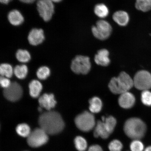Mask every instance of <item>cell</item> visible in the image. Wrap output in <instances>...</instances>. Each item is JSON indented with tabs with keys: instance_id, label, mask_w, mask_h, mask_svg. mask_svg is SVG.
Returning <instances> with one entry per match:
<instances>
[{
	"instance_id": "cell-1",
	"label": "cell",
	"mask_w": 151,
	"mask_h": 151,
	"mask_svg": "<svg viewBox=\"0 0 151 151\" xmlns=\"http://www.w3.org/2000/svg\"><path fill=\"white\" fill-rule=\"evenodd\" d=\"M39 124L40 127L49 135L56 134L62 132L65 127V123L59 113L49 111L39 116Z\"/></svg>"
},
{
	"instance_id": "cell-2",
	"label": "cell",
	"mask_w": 151,
	"mask_h": 151,
	"mask_svg": "<svg viewBox=\"0 0 151 151\" xmlns=\"http://www.w3.org/2000/svg\"><path fill=\"white\" fill-rule=\"evenodd\" d=\"M124 128L126 135L133 140L142 139L147 131L146 124L137 118L128 119L124 124Z\"/></svg>"
},
{
	"instance_id": "cell-3",
	"label": "cell",
	"mask_w": 151,
	"mask_h": 151,
	"mask_svg": "<svg viewBox=\"0 0 151 151\" xmlns=\"http://www.w3.org/2000/svg\"><path fill=\"white\" fill-rule=\"evenodd\" d=\"M134 86L133 80L127 73L122 72L117 77L111 79L109 87L115 94H122L128 92Z\"/></svg>"
},
{
	"instance_id": "cell-4",
	"label": "cell",
	"mask_w": 151,
	"mask_h": 151,
	"mask_svg": "<svg viewBox=\"0 0 151 151\" xmlns=\"http://www.w3.org/2000/svg\"><path fill=\"white\" fill-rule=\"evenodd\" d=\"M75 123L77 128L84 132H88L95 127V118L91 113L85 111L76 116Z\"/></svg>"
},
{
	"instance_id": "cell-5",
	"label": "cell",
	"mask_w": 151,
	"mask_h": 151,
	"mask_svg": "<svg viewBox=\"0 0 151 151\" xmlns=\"http://www.w3.org/2000/svg\"><path fill=\"white\" fill-rule=\"evenodd\" d=\"M71 68L72 70L76 74H87L91 68L90 58L86 56H76L72 61Z\"/></svg>"
},
{
	"instance_id": "cell-6",
	"label": "cell",
	"mask_w": 151,
	"mask_h": 151,
	"mask_svg": "<svg viewBox=\"0 0 151 151\" xmlns=\"http://www.w3.org/2000/svg\"><path fill=\"white\" fill-rule=\"evenodd\" d=\"M92 31L94 37L98 39L104 40L108 38L112 31L111 24L106 21H98L96 26L92 28Z\"/></svg>"
},
{
	"instance_id": "cell-7",
	"label": "cell",
	"mask_w": 151,
	"mask_h": 151,
	"mask_svg": "<svg viewBox=\"0 0 151 151\" xmlns=\"http://www.w3.org/2000/svg\"><path fill=\"white\" fill-rule=\"evenodd\" d=\"M47 134L42 128H36L27 137V142L29 146L36 148L46 144L48 140Z\"/></svg>"
},
{
	"instance_id": "cell-8",
	"label": "cell",
	"mask_w": 151,
	"mask_h": 151,
	"mask_svg": "<svg viewBox=\"0 0 151 151\" xmlns=\"http://www.w3.org/2000/svg\"><path fill=\"white\" fill-rule=\"evenodd\" d=\"M51 0H38L37 9L40 16L45 22H48L52 17L54 12V6Z\"/></svg>"
},
{
	"instance_id": "cell-9",
	"label": "cell",
	"mask_w": 151,
	"mask_h": 151,
	"mask_svg": "<svg viewBox=\"0 0 151 151\" xmlns=\"http://www.w3.org/2000/svg\"><path fill=\"white\" fill-rule=\"evenodd\" d=\"M133 82L134 86L137 89L148 90L151 88V74L147 71H139L134 77Z\"/></svg>"
},
{
	"instance_id": "cell-10",
	"label": "cell",
	"mask_w": 151,
	"mask_h": 151,
	"mask_svg": "<svg viewBox=\"0 0 151 151\" xmlns=\"http://www.w3.org/2000/svg\"><path fill=\"white\" fill-rule=\"evenodd\" d=\"M3 94L6 99L9 101L12 102L18 101L22 96V87L16 82L11 83L8 88L4 90Z\"/></svg>"
},
{
	"instance_id": "cell-11",
	"label": "cell",
	"mask_w": 151,
	"mask_h": 151,
	"mask_svg": "<svg viewBox=\"0 0 151 151\" xmlns=\"http://www.w3.org/2000/svg\"><path fill=\"white\" fill-rule=\"evenodd\" d=\"M45 39L44 32L42 29L34 28L30 32L28 37V42L33 46H37Z\"/></svg>"
},
{
	"instance_id": "cell-12",
	"label": "cell",
	"mask_w": 151,
	"mask_h": 151,
	"mask_svg": "<svg viewBox=\"0 0 151 151\" xmlns=\"http://www.w3.org/2000/svg\"><path fill=\"white\" fill-rule=\"evenodd\" d=\"M39 102L40 106L50 111L55 107L56 101L52 94L45 93L39 99Z\"/></svg>"
},
{
	"instance_id": "cell-13",
	"label": "cell",
	"mask_w": 151,
	"mask_h": 151,
	"mask_svg": "<svg viewBox=\"0 0 151 151\" xmlns=\"http://www.w3.org/2000/svg\"><path fill=\"white\" fill-rule=\"evenodd\" d=\"M135 98L133 94L128 92L121 94L118 102L120 106L124 109H129L135 103Z\"/></svg>"
},
{
	"instance_id": "cell-14",
	"label": "cell",
	"mask_w": 151,
	"mask_h": 151,
	"mask_svg": "<svg viewBox=\"0 0 151 151\" xmlns=\"http://www.w3.org/2000/svg\"><path fill=\"white\" fill-rule=\"evenodd\" d=\"M109 52L106 49H101L98 51L94 57V61L98 65L107 66L110 63L109 58Z\"/></svg>"
},
{
	"instance_id": "cell-15",
	"label": "cell",
	"mask_w": 151,
	"mask_h": 151,
	"mask_svg": "<svg viewBox=\"0 0 151 151\" xmlns=\"http://www.w3.org/2000/svg\"><path fill=\"white\" fill-rule=\"evenodd\" d=\"M110 134L107 131L104 122L100 120L98 121L94 129V137H100L103 139H106Z\"/></svg>"
},
{
	"instance_id": "cell-16",
	"label": "cell",
	"mask_w": 151,
	"mask_h": 151,
	"mask_svg": "<svg viewBox=\"0 0 151 151\" xmlns=\"http://www.w3.org/2000/svg\"><path fill=\"white\" fill-rule=\"evenodd\" d=\"M113 19L116 23L122 26L127 25L129 20V15L127 13L122 11L115 12L113 15Z\"/></svg>"
},
{
	"instance_id": "cell-17",
	"label": "cell",
	"mask_w": 151,
	"mask_h": 151,
	"mask_svg": "<svg viewBox=\"0 0 151 151\" xmlns=\"http://www.w3.org/2000/svg\"><path fill=\"white\" fill-rule=\"evenodd\" d=\"M9 22L13 25L17 26L20 25L24 21L23 16L19 11L14 9L10 11L8 15Z\"/></svg>"
},
{
	"instance_id": "cell-18",
	"label": "cell",
	"mask_w": 151,
	"mask_h": 151,
	"mask_svg": "<svg viewBox=\"0 0 151 151\" xmlns=\"http://www.w3.org/2000/svg\"><path fill=\"white\" fill-rule=\"evenodd\" d=\"M30 96L33 98L39 97L42 89V86L41 83L36 80L31 81L29 85Z\"/></svg>"
},
{
	"instance_id": "cell-19",
	"label": "cell",
	"mask_w": 151,
	"mask_h": 151,
	"mask_svg": "<svg viewBox=\"0 0 151 151\" xmlns=\"http://www.w3.org/2000/svg\"><path fill=\"white\" fill-rule=\"evenodd\" d=\"M89 109L92 113H99L102 107V103L101 99L97 97H94L89 100Z\"/></svg>"
},
{
	"instance_id": "cell-20",
	"label": "cell",
	"mask_w": 151,
	"mask_h": 151,
	"mask_svg": "<svg viewBox=\"0 0 151 151\" xmlns=\"http://www.w3.org/2000/svg\"><path fill=\"white\" fill-rule=\"evenodd\" d=\"M94 12L97 16L101 18L106 17L109 14V10L107 7L103 4H99L95 6Z\"/></svg>"
},
{
	"instance_id": "cell-21",
	"label": "cell",
	"mask_w": 151,
	"mask_h": 151,
	"mask_svg": "<svg viewBox=\"0 0 151 151\" xmlns=\"http://www.w3.org/2000/svg\"><path fill=\"white\" fill-rule=\"evenodd\" d=\"M102 121L104 122L106 127L109 133L111 134L114 131L116 124V120L114 117L110 116L105 118H102Z\"/></svg>"
},
{
	"instance_id": "cell-22",
	"label": "cell",
	"mask_w": 151,
	"mask_h": 151,
	"mask_svg": "<svg viewBox=\"0 0 151 151\" xmlns=\"http://www.w3.org/2000/svg\"><path fill=\"white\" fill-rule=\"evenodd\" d=\"M135 7L138 10L148 12L151 9V0H136Z\"/></svg>"
},
{
	"instance_id": "cell-23",
	"label": "cell",
	"mask_w": 151,
	"mask_h": 151,
	"mask_svg": "<svg viewBox=\"0 0 151 151\" xmlns=\"http://www.w3.org/2000/svg\"><path fill=\"white\" fill-rule=\"evenodd\" d=\"M28 71L27 67L25 65H17L14 69L15 76L20 79L25 78L27 76Z\"/></svg>"
},
{
	"instance_id": "cell-24",
	"label": "cell",
	"mask_w": 151,
	"mask_h": 151,
	"mask_svg": "<svg viewBox=\"0 0 151 151\" xmlns=\"http://www.w3.org/2000/svg\"><path fill=\"white\" fill-rule=\"evenodd\" d=\"M16 57L19 61L24 63L29 62L31 58L29 52L27 50H19L17 51Z\"/></svg>"
},
{
	"instance_id": "cell-25",
	"label": "cell",
	"mask_w": 151,
	"mask_h": 151,
	"mask_svg": "<svg viewBox=\"0 0 151 151\" xmlns=\"http://www.w3.org/2000/svg\"><path fill=\"white\" fill-rule=\"evenodd\" d=\"M13 68L9 64L3 63L1 64L0 66V73L1 76H5L6 78H9L12 77L13 75Z\"/></svg>"
},
{
	"instance_id": "cell-26",
	"label": "cell",
	"mask_w": 151,
	"mask_h": 151,
	"mask_svg": "<svg viewBox=\"0 0 151 151\" xmlns=\"http://www.w3.org/2000/svg\"><path fill=\"white\" fill-rule=\"evenodd\" d=\"M74 143L76 148L78 151H85L87 148V142L82 137L78 136L76 137Z\"/></svg>"
},
{
	"instance_id": "cell-27",
	"label": "cell",
	"mask_w": 151,
	"mask_h": 151,
	"mask_svg": "<svg viewBox=\"0 0 151 151\" xmlns=\"http://www.w3.org/2000/svg\"><path fill=\"white\" fill-rule=\"evenodd\" d=\"M16 132L18 134L22 137H28L31 133V129L27 124H22L17 126Z\"/></svg>"
},
{
	"instance_id": "cell-28",
	"label": "cell",
	"mask_w": 151,
	"mask_h": 151,
	"mask_svg": "<svg viewBox=\"0 0 151 151\" xmlns=\"http://www.w3.org/2000/svg\"><path fill=\"white\" fill-rule=\"evenodd\" d=\"M37 74L38 78L41 80H46L50 76V70L48 67L46 66L41 67L38 70Z\"/></svg>"
},
{
	"instance_id": "cell-29",
	"label": "cell",
	"mask_w": 151,
	"mask_h": 151,
	"mask_svg": "<svg viewBox=\"0 0 151 151\" xmlns=\"http://www.w3.org/2000/svg\"><path fill=\"white\" fill-rule=\"evenodd\" d=\"M131 151H144V145L140 139H134L130 145Z\"/></svg>"
},
{
	"instance_id": "cell-30",
	"label": "cell",
	"mask_w": 151,
	"mask_h": 151,
	"mask_svg": "<svg viewBox=\"0 0 151 151\" xmlns=\"http://www.w3.org/2000/svg\"><path fill=\"white\" fill-rule=\"evenodd\" d=\"M142 102L147 106H151V92L148 90L143 91L141 95Z\"/></svg>"
},
{
	"instance_id": "cell-31",
	"label": "cell",
	"mask_w": 151,
	"mask_h": 151,
	"mask_svg": "<svg viewBox=\"0 0 151 151\" xmlns=\"http://www.w3.org/2000/svg\"><path fill=\"white\" fill-rule=\"evenodd\" d=\"M122 143L118 139L111 141L109 145V149L110 151H122Z\"/></svg>"
},
{
	"instance_id": "cell-32",
	"label": "cell",
	"mask_w": 151,
	"mask_h": 151,
	"mask_svg": "<svg viewBox=\"0 0 151 151\" xmlns=\"http://www.w3.org/2000/svg\"><path fill=\"white\" fill-rule=\"evenodd\" d=\"M11 83L10 80L7 78H5L3 76L1 77L0 84L2 87L5 88H8L10 86Z\"/></svg>"
},
{
	"instance_id": "cell-33",
	"label": "cell",
	"mask_w": 151,
	"mask_h": 151,
	"mask_svg": "<svg viewBox=\"0 0 151 151\" xmlns=\"http://www.w3.org/2000/svg\"><path fill=\"white\" fill-rule=\"evenodd\" d=\"M87 151H103V150L99 145H94L91 146Z\"/></svg>"
},
{
	"instance_id": "cell-34",
	"label": "cell",
	"mask_w": 151,
	"mask_h": 151,
	"mask_svg": "<svg viewBox=\"0 0 151 151\" xmlns=\"http://www.w3.org/2000/svg\"><path fill=\"white\" fill-rule=\"evenodd\" d=\"M19 1L24 3L29 4L33 3L36 0H19Z\"/></svg>"
},
{
	"instance_id": "cell-35",
	"label": "cell",
	"mask_w": 151,
	"mask_h": 151,
	"mask_svg": "<svg viewBox=\"0 0 151 151\" xmlns=\"http://www.w3.org/2000/svg\"><path fill=\"white\" fill-rule=\"evenodd\" d=\"M12 1V0H0V2L3 4H7Z\"/></svg>"
},
{
	"instance_id": "cell-36",
	"label": "cell",
	"mask_w": 151,
	"mask_h": 151,
	"mask_svg": "<svg viewBox=\"0 0 151 151\" xmlns=\"http://www.w3.org/2000/svg\"><path fill=\"white\" fill-rule=\"evenodd\" d=\"M144 151H151V146H149L146 147Z\"/></svg>"
},
{
	"instance_id": "cell-37",
	"label": "cell",
	"mask_w": 151,
	"mask_h": 151,
	"mask_svg": "<svg viewBox=\"0 0 151 151\" xmlns=\"http://www.w3.org/2000/svg\"><path fill=\"white\" fill-rule=\"evenodd\" d=\"M53 2L58 3L61 1L62 0H51Z\"/></svg>"
},
{
	"instance_id": "cell-38",
	"label": "cell",
	"mask_w": 151,
	"mask_h": 151,
	"mask_svg": "<svg viewBox=\"0 0 151 151\" xmlns=\"http://www.w3.org/2000/svg\"><path fill=\"white\" fill-rule=\"evenodd\" d=\"M38 109V110L40 112H41V111H42V107L41 106Z\"/></svg>"
}]
</instances>
